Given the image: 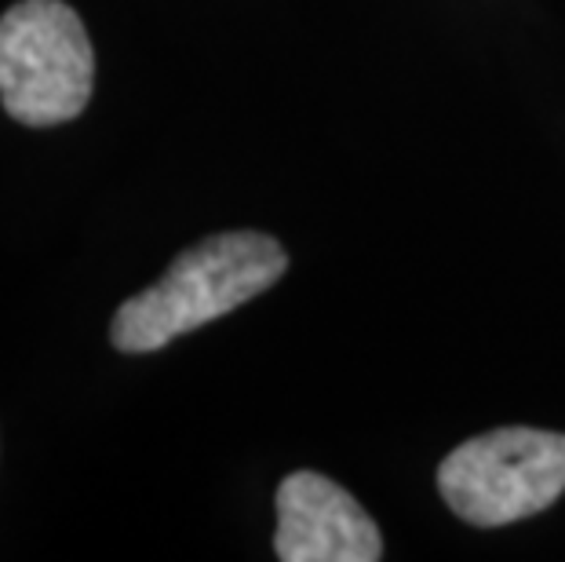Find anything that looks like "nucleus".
I'll return each instance as SVG.
<instances>
[{"mask_svg": "<svg viewBox=\"0 0 565 562\" xmlns=\"http://www.w3.org/2000/svg\"><path fill=\"white\" fill-rule=\"evenodd\" d=\"M288 271L281 242L259 231H223L179 253L153 285L114 315L110 340L125 354L161 351L209 321L267 293Z\"/></svg>", "mask_w": 565, "mask_h": 562, "instance_id": "obj_1", "label": "nucleus"}, {"mask_svg": "<svg viewBox=\"0 0 565 562\" xmlns=\"http://www.w3.org/2000/svg\"><path fill=\"white\" fill-rule=\"evenodd\" d=\"M95 52L66 0H19L0 15V103L30 128H52L88 106Z\"/></svg>", "mask_w": 565, "mask_h": 562, "instance_id": "obj_2", "label": "nucleus"}, {"mask_svg": "<svg viewBox=\"0 0 565 562\" xmlns=\"http://www.w3.org/2000/svg\"><path fill=\"white\" fill-rule=\"evenodd\" d=\"M438 489L471 526H508L547 511L565 494V435L497 427L467 438L441 460Z\"/></svg>", "mask_w": 565, "mask_h": 562, "instance_id": "obj_3", "label": "nucleus"}, {"mask_svg": "<svg viewBox=\"0 0 565 562\" xmlns=\"http://www.w3.org/2000/svg\"><path fill=\"white\" fill-rule=\"evenodd\" d=\"M274 552L281 562H376L383 537L343 486L315 471H296L278 489Z\"/></svg>", "mask_w": 565, "mask_h": 562, "instance_id": "obj_4", "label": "nucleus"}]
</instances>
